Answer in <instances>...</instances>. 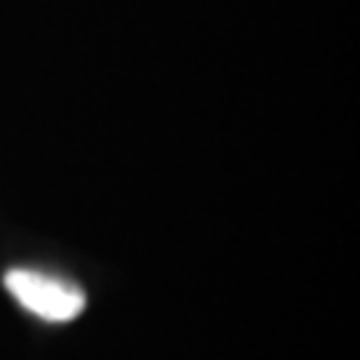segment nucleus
Returning <instances> with one entry per match:
<instances>
[{
	"mask_svg": "<svg viewBox=\"0 0 360 360\" xmlns=\"http://www.w3.org/2000/svg\"><path fill=\"white\" fill-rule=\"evenodd\" d=\"M3 283L8 288V294L27 312L38 315L43 321H51V323L75 321L77 315L83 312V307H86L83 288L65 281V278H56V275L16 267V270L6 272Z\"/></svg>",
	"mask_w": 360,
	"mask_h": 360,
	"instance_id": "f257e3e1",
	"label": "nucleus"
}]
</instances>
